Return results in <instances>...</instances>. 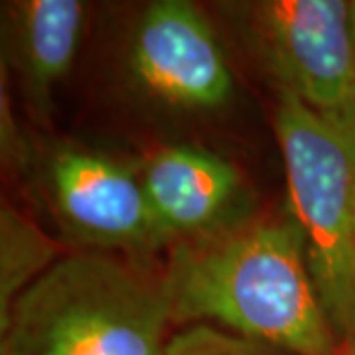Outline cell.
<instances>
[{
  "mask_svg": "<svg viewBox=\"0 0 355 355\" xmlns=\"http://www.w3.org/2000/svg\"><path fill=\"white\" fill-rule=\"evenodd\" d=\"M162 277L178 326L207 324L294 355H340L286 207L174 245Z\"/></svg>",
  "mask_w": 355,
  "mask_h": 355,
  "instance_id": "obj_1",
  "label": "cell"
},
{
  "mask_svg": "<svg viewBox=\"0 0 355 355\" xmlns=\"http://www.w3.org/2000/svg\"><path fill=\"white\" fill-rule=\"evenodd\" d=\"M172 324L162 270L73 251L0 322V355H162Z\"/></svg>",
  "mask_w": 355,
  "mask_h": 355,
  "instance_id": "obj_2",
  "label": "cell"
},
{
  "mask_svg": "<svg viewBox=\"0 0 355 355\" xmlns=\"http://www.w3.org/2000/svg\"><path fill=\"white\" fill-rule=\"evenodd\" d=\"M275 135L312 282L340 342H354L355 137L286 93H277Z\"/></svg>",
  "mask_w": 355,
  "mask_h": 355,
  "instance_id": "obj_3",
  "label": "cell"
},
{
  "mask_svg": "<svg viewBox=\"0 0 355 355\" xmlns=\"http://www.w3.org/2000/svg\"><path fill=\"white\" fill-rule=\"evenodd\" d=\"M277 93L355 137L354 0L217 2Z\"/></svg>",
  "mask_w": 355,
  "mask_h": 355,
  "instance_id": "obj_4",
  "label": "cell"
},
{
  "mask_svg": "<svg viewBox=\"0 0 355 355\" xmlns=\"http://www.w3.org/2000/svg\"><path fill=\"white\" fill-rule=\"evenodd\" d=\"M32 174L51 217L77 251L146 261L170 251L139 168L76 140L38 150Z\"/></svg>",
  "mask_w": 355,
  "mask_h": 355,
  "instance_id": "obj_5",
  "label": "cell"
},
{
  "mask_svg": "<svg viewBox=\"0 0 355 355\" xmlns=\"http://www.w3.org/2000/svg\"><path fill=\"white\" fill-rule=\"evenodd\" d=\"M125 69L132 89L168 113L209 114L235 95L216 30L188 0H153L128 30Z\"/></svg>",
  "mask_w": 355,
  "mask_h": 355,
  "instance_id": "obj_6",
  "label": "cell"
},
{
  "mask_svg": "<svg viewBox=\"0 0 355 355\" xmlns=\"http://www.w3.org/2000/svg\"><path fill=\"white\" fill-rule=\"evenodd\" d=\"M139 172L170 249L253 216V198L241 170L207 148L164 144L142 160Z\"/></svg>",
  "mask_w": 355,
  "mask_h": 355,
  "instance_id": "obj_7",
  "label": "cell"
},
{
  "mask_svg": "<svg viewBox=\"0 0 355 355\" xmlns=\"http://www.w3.org/2000/svg\"><path fill=\"white\" fill-rule=\"evenodd\" d=\"M87 14L81 0L2 2V71L18 83L38 121L50 116L53 93L73 67Z\"/></svg>",
  "mask_w": 355,
  "mask_h": 355,
  "instance_id": "obj_8",
  "label": "cell"
},
{
  "mask_svg": "<svg viewBox=\"0 0 355 355\" xmlns=\"http://www.w3.org/2000/svg\"><path fill=\"white\" fill-rule=\"evenodd\" d=\"M64 257L55 239L12 203L0 207V322L16 300Z\"/></svg>",
  "mask_w": 355,
  "mask_h": 355,
  "instance_id": "obj_9",
  "label": "cell"
},
{
  "mask_svg": "<svg viewBox=\"0 0 355 355\" xmlns=\"http://www.w3.org/2000/svg\"><path fill=\"white\" fill-rule=\"evenodd\" d=\"M162 355H294L207 324L186 326L170 336Z\"/></svg>",
  "mask_w": 355,
  "mask_h": 355,
  "instance_id": "obj_10",
  "label": "cell"
},
{
  "mask_svg": "<svg viewBox=\"0 0 355 355\" xmlns=\"http://www.w3.org/2000/svg\"><path fill=\"white\" fill-rule=\"evenodd\" d=\"M0 158L2 166L16 176H30L38 158V146L26 135L14 111L4 73H0Z\"/></svg>",
  "mask_w": 355,
  "mask_h": 355,
  "instance_id": "obj_11",
  "label": "cell"
},
{
  "mask_svg": "<svg viewBox=\"0 0 355 355\" xmlns=\"http://www.w3.org/2000/svg\"><path fill=\"white\" fill-rule=\"evenodd\" d=\"M340 355H355V340L354 342H343Z\"/></svg>",
  "mask_w": 355,
  "mask_h": 355,
  "instance_id": "obj_12",
  "label": "cell"
},
{
  "mask_svg": "<svg viewBox=\"0 0 355 355\" xmlns=\"http://www.w3.org/2000/svg\"><path fill=\"white\" fill-rule=\"evenodd\" d=\"M354 28H355V0H354Z\"/></svg>",
  "mask_w": 355,
  "mask_h": 355,
  "instance_id": "obj_13",
  "label": "cell"
}]
</instances>
